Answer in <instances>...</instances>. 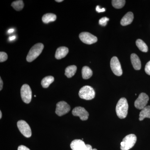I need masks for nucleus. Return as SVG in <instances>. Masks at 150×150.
I'll list each match as a JSON object with an SVG mask.
<instances>
[{"label": "nucleus", "instance_id": "nucleus-1", "mask_svg": "<svg viewBox=\"0 0 150 150\" xmlns=\"http://www.w3.org/2000/svg\"><path fill=\"white\" fill-rule=\"evenodd\" d=\"M129 105L128 101L125 98H122L119 100L116 106V112L118 118L123 119L126 118L128 114Z\"/></svg>", "mask_w": 150, "mask_h": 150}, {"label": "nucleus", "instance_id": "nucleus-2", "mask_svg": "<svg viewBox=\"0 0 150 150\" xmlns=\"http://www.w3.org/2000/svg\"><path fill=\"white\" fill-rule=\"evenodd\" d=\"M44 45L42 43H38L35 44L30 48L26 57L28 62H31L35 60L42 53Z\"/></svg>", "mask_w": 150, "mask_h": 150}, {"label": "nucleus", "instance_id": "nucleus-3", "mask_svg": "<svg viewBox=\"0 0 150 150\" xmlns=\"http://www.w3.org/2000/svg\"><path fill=\"white\" fill-rule=\"evenodd\" d=\"M137 138L136 135L131 134L126 136L121 143V150H129L134 146L137 142Z\"/></svg>", "mask_w": 150, "mask_h": 150}, {"label": "nucleus", "instance_id": "nucleus-4", "mask_svg": "<svg viewBox=\"0 0 150 150\" xmlns=\"http://www.w3.org/2000/svg\"><path fill=\"white\" fill-rule=\"evenodd\" d=\"M79 96L82 99L91 100L94 98L95 92L90 86H86L81 88L79 92Z\"/></svg>", "mask_w": 150, "mask_h": 150}, {"label": "nucleus", "instance_id": "nucleus-5", "mask_svg": "<svg viewBox=\"0 0 150 150\" xmlns=\"http://www.w3.org/2000/svg\"><path fill=\"white\" fill-rule=\"evenodd\" d=\"M21 94L23 101L29 103L32 99V91L29 85L26 84L23 85L21 89Z\"/></svg>", "mask_w": 150, "mask_h": 150}, {"label": "nucleus", "instance_id": "nucleus-6", "mask_svg": "<svg viewBox=\"0 0 150 150\" xmlns=\"http://www.w3.org/2000/svg\"><path fill=\"white\" fill-rule=\"evenodd\" d=\"M149 99V97L146 94L142 93L134 103L135 107L137 109L142 110L146 106Z\"/></svg>", "mask_w": 150, "mask_h": 150}, {"label": "nucleus", "instance_id": "nucleus-7", "mask_svg": "<svg viewBox=\"0 0 150 150\" xmlns=\"http://www.w3.org/2000/svg\"><path fill=\"white\" fill-rule=\"evenodd\" d=\"M18 128L24 137L29 138L32 135L31 129L27 122L23 120H20L17 122Z\"/></svg>", "mask_w": 150, "mask_h": 150}, {"label": "nucleus", "instance_id": "nucleus-8", "mask_svg": "<svg viewBox=\"0 0 150 150\" xmlns=\"http://www.w3.org/2000/svg\"><path fill=\"white\" fill-rule=\"evenodd\" d=\"M111 70L114 74L117 76H121L123 74L121 64L117 57L114 56L111 59L110 62Z\"/></svg>", "mask_w": 150, "mask_h": 150}, {"label": "nucleus", "instance_id": "nucleus-9", "mask_svg": "<svg viewBox=\"0 0 150 150\" xmlns=\"http://www.w3.org/2000/svg\"><path fill=\"white\" fill-rule=\"evenodd\" d=\"M71 110V107L67 102L62 101L58 102L56 104V113L59 116L65 115Z\"/></svg>", "mask_w": 150, "mask_h": 150}, {"label": "nucleus", "instance_id": "nucleus-10", "mask_svg": "<svg viewBox=\"0 0 150 150\" xmlns=\"http://www.w3.org/2000/svg\"><path fill=\"white\" fill-rule=\"evenodd\" d=\"M79 38L82 42L86 44H93L97 41V38L88 32H84L80 34Z\"/></svg>", "mask_w": 150, "mask_h": 150}, {"label": "nucleus", "instance_id": "nucleus-11", "mask_svg": "<svg viewBox=\"0 0 150 150\" xmlns=\"http://www.w3.org/2000/svg\"><path fill=\"white\" fill-rule=\"evenodd\" d=\"M72 114L74 116H79L82 121H86L88 119V112L83 107L75 108L73 110Z\"/></svg>", "mask_w": 150, "mask_h": 150}, {"label": "nucleus", "instance_id": "nucleus-12", "mask_svg": "<svg viewBox=\"0 0 150 150\" xmlns=\"http://www.w3.org/2000/svg\"><path fill=\"white\" fill-rule=\"evenodd\" d=\"M70 147L72 150H86L87 144H86L82 140L76 139L71 142Z\"/></svg>", "mask_w": 150, "mask_h": 150}, {"label": "nucleus", "instance_id": "nucleus-13", "mask_svg": "<svg viewBox=\"0 0 150 150\" xmlns=\"http://www.w3.org/2000/svg\"><path fill=\"white\" fill-rule=\"evenodd\" d=\"M69 48L63 46L57 48L55 54V58L57 59H61L64 58L69 53Z\"/></svg>", "mask_w": 150, "mask_h": 150}, {"label": "nucleus", "instance_id": "nucleus-14", "mask_svg": "<svg viewBox=\"0 0 150 150\" xmlns=\"http://www.w3.org/2000/svg\"><path fill=\"white\" fill-rule=\"evenodd\" d=\"M134 14L131 12H129L121 19V24L123 26H126L131 24L134 20Z\"/></svg>", "mask_w": 150, "mask_h": 150}, {"label": "nucleus", "instance_id": "nucleus-15", "mask_svg": "<svg viewBox=\"0 0 150 150\" xmlns=\"http://www.w3.org/2000/svg\"><path fill=\"white\" fill-rule=\"evenodd\" d=\"M131 63L134 69L136 70L141 69L142 64L139 58L136 54H133L131 56Z\"/></svg>", "mask_w": 150, "mask_h": 150}, {"label": "nucleus", "instance_id": "nucleus-16", "mask_svg": "<svg viewBox=\"0 0 150 150\" xmlns=\"http://www.w3.org/2000/svg\"><path fill=\"white\" fill-rule=\"evenodd\" d=\"M77 71V67L75 65L69 66L65 69V75L68 78L72 77L76 74Z\"/></svg>", "mask_w": 150, "mask_h": 150}, {"label": "nucleus", "instance_id": "nucleus-17", "mask_svg": "<svg viewBox=\"0 0 150 150\" xmlns=\"http://www.w3.org/2000/svg\"><path fill=\"white\" fill-rule=\"evenodd\" d=\"M150 118V106H146L143 108L140 112L139 114L140 121H143L145 118Z\"/></svg>", "mask_w": 150, "mask_h": 150}, {"label": "nucleus", "instance_id": "nucleus-18", "mask_svg": "<svg viewBox=\"0 0 150 150\" xmlns=\"http://www.w3.org/2000/svg\"><path fill=\"white\" fill-rule=\"evenodd\" d=\"M56 19V16L54 14L48 13L43 16L42 20L45 23H48L51 22L55 21Z\"/></svg>", "mask_w": 150, "mask_h": 150}, {"label": "nucleus", "instance_id": "nucleus-19", "mask_svg": "<svg viewBox=\"0 0 150 150\" xmlns=\"http://www.w3.org/2000/svg\"><path fill=\"white\" fill-rule=\"evenodd\" d=\"M93 75V71L90 68L85 66L83 67L82 69V75L84 79H90Z\"/></svg>", "mask_w": 150, "mask_h": 150}, {"label": "nucleus", "instance_id": "nucleus-20", "mask_svg": "<svg viewBox=\"0 0 150 150\" xmlns=\"http://www.w3.org/2000/svg\"><path fill=\"white\" fill-rule=\"evenodd\" d=\"M54 78L52 76H48L43 78L41 81V84L44 88H47L54 81Z\"/></svg>", "mask_w": 150, "mask_h": 150}, {"label": "nucleus", "instance_id": "nucleus-21", "mask_svg": "<svg viewBox=\"0 0 150 150\" xmlns=\"http://www.w3.org/2000/svg\"><path fill=\"white\" fill-rule=\"evenodd\" d=\"M136 44L139 49L144 52H147L148 51V47L146 44L141 39H138L136 41Z\"/></svg>", "mask_w": 150, "mask_h": 150}, {"label": "nucleus", "instance_id": "nucleus-22", "mask_svg": "<svg viewBox=\"0 0 150 150\" xmlns=\"http://www.w3.org/2000/svg\"><path fill=\"white\" fill-rule=\"evenodd\" d=\"M23 1L21 0L15 1L11 4V6L16 11H20L22 10L24 7Z\"/></svg>", "mask_w": 150, "mask_h": 150}, {"label": "nucleus", "instance_id": "nucleus-23", "mask_svg": "<svg viewBox=\"0 0 150 150\" xmlns=\"http://www.w3.org/2000/svg\"><path fill=\"white\" fill-rule=\"evenodd\" d=\"M126 1L124 0H113L112 1V5L115 8L119 9L123 8L125 5Z\"/></svg>", "mask_w": 150, "mask_h": 150}, {"label": "nucleus", "instance_id": "nucleus-24", "mask_svg": "<svg viewBox=\"0 0 150 150\" xmlns=\"http://www.w3.org/2000/svg\"><path fill=\"white\" fill-rule=\"evenodd\" d=\"M109 20V19L108 18L105 17L102 18L99 20V23L100 25L102 26H105L106 25L107 23V22Z\"/></svg>", "mask_w": 150, "mask_h": 150}, {"label": "nucleus", "instance_id": "nucleus-25", "mask_svg": "<svg viewBox=\"0 0 150 150\" xmlns=\"http://www.w3.org/2000/svg\"><path fill=\"white\" fill-rule=\"evenodd\" d=\"M8 59V55L6 53L4 52H0V62H5Z\"/></svg>", "mask_w": 150, "mask_h": 150}, {"label": "nucleus", "instance_id": "nucleus-26", "mask_svg": "<svg viewBox=\"0 0 150 150\" xmlns=\"http://www.w3.org/2000/svg\"><path fill=\"white\" fill-rule=\"evenodd\" d=\"M145 71L147 74L150 76V61L148 62L145 66Z\"/></svg>", "mask_w": 150, "mask_h": 150}, {"label": "nucleus", "instance_id": "nucleus-27", "mask_svg": "<svg viewBox=\"0 0 150 150\" xmlns=\"http://www.w3.org/2000/svg\"><path fill=\"white\" fill-rule=\"evenodd\" d=\"M96 11L97 12L101 13L105 11V8H100L99 6H97L96 7Z\"/></svg>", "mask_w": 150, "mask_h": 150}, {"label": "nucleus", "instance_id": "nucleus-28", "mask_svg": "<svg viewBox=\"0 0 150 150\" xmlns=\"http://www.w3.org/2000/svg\"><path fill=\"white\" fill-rule=\"evenodd\" d=\"M18 150H30L29 149L23 145L19 146Z\"/></svg>", "mask_w": 150, "mask_h": 150}, {"label": "nucleus", "instance_id": "nucleus-29", "mask_svg": "<svg viewBox=\"0 0 150 150\" xmlns=\"http://www.w3.org/2000/svg\"><path fill=\"white\" fill-rule=\"evenodd\" d=\"M86 150H97L96 149H92V147L90 145L87 144V148Z\"/></svg>", "mask_w": 150, "mask_h": 150}, {"label": "nucleus", "instance_id": "nucleus-30", "mask_svg": "<svg viewBox=\"0 0 150 150\" xmlns=\"http://www.w3.org/2000/svg\"><path fill=\"white\" fill-rule=\"evenodd\" d=\"M0 83H1V85H0V91H1L3 88V81L2 80V79L1 77L0 78Z\"/></svg>", "mask_w": 150, "mask_h": 150}, {"label": "nucleus", "instance_id": "nucleus-31", "mask_svg": "<svg viewBox=\"0 0 150 150\" xmlns=\"http://www.w3.org/2000/svg\"><path fill=\"white\" fill-rule=\"evenodd\" d=\"M16 38V37L15 36H11V37L9 38V40L10 41H12V40L15 39Z\"/></svg>", "mask_w": 150, "mask_h": 150}, {"label": "nucleus", "instance_id": "nucleus-32", "mask_svg": "<svg viewBox=\"0 0 150 150\" xmlns=\"http://www.w3.org/2000/svg\"><path fill=\"white\" fill-rule=\"evenodd\" d=\"M14 31V29H13V28H11V29L9 30H8V33H13Z\"/></svg>", "mask_w": 150, "mask_h": 150}, {"label": "nucleus", "instance_id": "nucleus-33", "mask_svg": "<svg viewBox=\"0 0 150 150\" xmlns=\"http://www.w3.org/2000/svg\"><path fill=\"white\" fill-rule=\"evenodd\" d=\"M56 1L57 2H61L63 1V0H56Z\"/></svg>", "mask_w": 150, "mask_h": 150}, {"label": "nucleus", "instance_id": "nucleus-34", "mask_svg": "<svg viewBox=\"0 0 150 150\" xmlns=\"http://www.w3.org/2000/svg\"><path fill=\"white\" fill-rule=\"evenodd\" d=\"M2 114L1 111H0V118H2Z\"/></svg>", "mask_w": 150, "mask_h": 150}, {"label": "nucleus", "instance_id": "nucleus-35", "mask_svg": "<svg viewBox=\"0 0 150 150\" xmlns=\"http://www.w3.org/2000/svg\"><path fill=\"white\" fill-rule=\"evenodd\" d=\"M34 97H36V96H35V95L34 96Z\"/></svg>", "mask_w": 150, "mask_h": 150}]
</instances>
